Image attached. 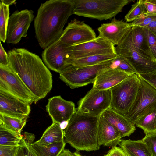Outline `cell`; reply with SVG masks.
<instances>
[{
  "label": "cell",
  "instance_id": "cell-1",
  "mask_svg": "<svg viewBox=\"0 0 156 156\" xmlns=\"http://www.w3.org/2000/svg\"><path fill=\"white\" fill-rule=\"evenodd\" d=\"M9 66L35 97L36 102L52 87V75L37 55L22 48L9 51Z\"/></svg>",
  "mask_w": 156,
  "mask_h": 156
},
{
  "label": "cell",
  "instance_id": "cell-2",
  "mask_svg": "<svg viewBox=\"0 0 156 156\" xmlns=\"http://www.w3.org/2000/svg\"><path fill=\"white\" fill-rule=\"evenodd\" d=\"M74 0H50L42 3L34 20L36 38L45 48L60 38L69 17L73 14Z\"/></svg>",
  "mask_w": 156,
  "mask_h": 156
},
{
  "label": "cell",
  "instance_id": "cell-3",
  "mask_svg": "<svg viewBox=\"0 0 156 156\" xmlns=\"http://www.w3.org/2000/svg\"><path fill=\"white\" fill-rule=\"evenodd\" d=\"M99 116H91L76 112L63 130L65 142L78 151L99 149L98 140Z\"/></svg>",
  "mask_w": 156,
  "mask_h": 156
},
{
  "label": "cell",
  "instance_id": "cell-4",
  "mask_svg": "<svg viewBox=\"0 0 156 156\" xmlns=\"http://www.w3.org/2000/svg\"><path fill=\"white\" fill-rule=\"evenodd\" d=\"M73 14L100 20L111 19L131 0H74Z\"/></svg>",
  "mask_w": 156,
  "mask_h": 156
},
{
  "label": "cell",
  "instance_id": "cell-5",
  "mask_svg": "<svg viewBox=\"0 0 156 156\" xmlns=\"http://www.w3.org/2000/svg\"><path fill=\"white\" fill-rule=\"evenodd\" d=\"M140 84L139 74H133L110 88L112 100L110 108L125 115L136 99Z\"/></svg>",
  "mask_w": 156,
  "mask_h": 156
},
{
  "label": "cell",
  "instance_id": "cell-6",
  "mask_svg": "<svg viewBox=\"0 0 156 156\" xmlns=\"http://www.w3.org/2000/svg\"><path fill=\"white\" fill-rule=\"evenodd\" d=\"M111 61L89 66L69 65L59 73V78L71 89L93 84L98 74L109 67Z\"/></svg>",
  "mask_w": 156,
  "mask_h": 156
},
{
  "label": "cell",
  "instance_id": "cell-7",
  "mask_svg": "<svg viewBox=\"0 0 156 156\" xmlns=\"http://www.w3.org/2000/svg\"><path fill=\"white\" fill-rule=\"evenodd\" d=\"M139 76L140 84L136 99L124 116L135 125L140 118L156 109V90Z\"/></svg>",
  "mask_w": 156,
  "mask_h": 156
},
{
  "label": "cell",
  "instance_id": "cell-8",
  "mask_svg": "<svg viewBox=\"0 0 156 156\" xmlns=\"http://www.w3.org/2000/svg\"><path fill=\"white\" fill-rule=\"evenodd\" d=\"M112 93L110 89L95 90L92 88L78 102L76 112L93 116H99L110 107Z\"/></svg>",
  "mask_w": 156,
  "mask_h": 156
},
{
  "label": "cell",
  "instance_id": "cell-9",
  "mask_svg": "<svg viewBox=\"0 0 156 156\" xmlns=\"http://www.w3.org/2000/svg\"><path fill=\"white\" fill-rule=\"evenodd\" d=\"M0 90L8 92L30 104L36 99L19 76L9 66L0 65Z\"/></svg>",
  "mask_w": 156,
  "mask_h": 156
},
{
  "label": "cell",
  "instance_id": "cell-10",
  "mask_svg": "<svg viewBox=\"0 0 156 156\" xmlns=\"http://www.w3.org/2000/svg\"><path fill=\"white\" fill-rule=\"evenodd\" d=\"M130 30L115 47L117 55L127 58L138 74L147 73L156 69V62L144 58L134 49Z\"/></svg>",
  "mask_w": 156,
  "mask_h": 156
},
{
  "label": "cell",
  "instance_id": "cell-11",
  "mask_svg": "<svg viewBox=\"0 0 156 156\" xmlns=\"http://www.w3.org/2000/svg\"><path fill=\"white\" fill-rule=\"evenodd\" d=\"M115 46L98 36L93 40L68 47L66 51V60L97 55H117Z\"/></svg>",
  "mask_w": 156,
  "mask_h": 156
},
{
  "label": "cell",
  "instance_id": "cell-12",
  "mask_svg": "<svg viewBox=\"0 0 156 156\" xmlns=\"http://www.w3.org/2000/svg\"><path fill=\"white\" fill-rule=\"evenodd\" d=\"M34 17L33 11L24 9L16 11L9 17L7 29L6 41L16 44L27 36L28 30Z\"/></svg>",
  "mask_w": 156,
  "mask_h": 156
},
{
  "label": "cell",
  "instance_id": "cell-13",
  "mask_svg": "<svg viewBox=\"0 0 156 156\" xmlns=\"http://www.w3.org/2000/svg\"><path fill=\"white\" fill-rule=\"evenodd\" d=\"M97 37L94 30L83 21L74 19L64 30L60 41L68 46L87 42Z\"/></svg>",
  "mask_w": 156,
  "mask_h": 156
},
{
  "label": "cell",
  "instance_id": "cell-14",
  "mask_svg": "<svg viewBox=\"0 0 156 156\" xmlns=\"http://www.w3.org/2000/svg\"><path fill=\"white\" fill-rule=\"evenodd\" d=\"M30 104L13 94L0 90V114L20 118L28 117Z\"/></svg>",
  "mask_w": 156,
  "mask_h": 156
},
{
  "label": "cell",
  "instance_id": "cell-15",
  "mask_svg": "<svg viewBox=\"0 0 156 156\" xmlns=\"http://www.w3.org/2000/svg\"><path fill=\"white\" fill-rule=\"evenodd\" d=\"M69 46L57 40L44 49L42 56L45 64L50 69L60 73L68 65L66 51Z\"/></svg>",
  "mask_w": 156,
  "mask_h": 156
},
{
  "label": "cell",
  "instance_id": "cell-16",
  "mask_svg": "<svg viewBox=\"0 0 156 156\" xmlns=\"http://www.w3.org/2000/svg\"><path fill=\"white\" fill-rule=\"evenodd\" d=\"M46 110L51 118L52 122L61 124L69 121L76 112L74 103L66 100L60 96H56L48 99Z\"/></svg>",
  "mask_w": 156,
  "mask_h": 156
},
{
  "label": "cell",
  "instance_id": "cell-17",
  "mask_svg": "<svg viewBox=\"0 0 156 156\" xmlns=\"http://www.w3.org/2000/svg\"><path fill=\"white\" fill-rule=\"evenodd\" d=\"M132 27L131 23L114 18L111 22L102 24L98 27V36L117 46Z\"/></svg>",
  "mask_w": 156,
  "mask_h": 156
},
{
  "label": "cell",
  "instance_id": "cell-18",
  "mask_svg": "<svg viewBox=\"0 0 156 156\" xmlns=\"http://www.w3.org/2000/svg\"><path fill=\"white\" fill-rule=\"evenodd\" d=\"M121 136L117 129L105 119L103 113L99 117L98 127V143L99 145L112 147L119 145Z\"/></svg>",
  "mask_w": 156,
  "mask_h": 156
},
{
  "label": "cell",
  "instance_id": "cell-19",
  "mask_svg": "<svg viewBox=\"0 0 156 156\" xmlns=\"http://www.w3.org/2000/svg\"><path fill=\"white\" fill-rule=\"evenodd\" d=\"M132 74L109 67L98 74L92 88L97 90L110 89Z\"/></svg>",
  "mask_w": 156,
  "mask_h": 156
},
{
  "label": "cell",
  "instance_id": "cell-20",
  "mask_svg": "<svg viewBox=\"0 0 156 156\" xmlns=\"http://www.w3.org/2000/svg\"><path fill=\"white\" fill-rule=\"evenodd\" d=\"M103 114L107 121L117 129L122 138L129 136L136 130L135 124L110 108L106 110Z\"/></svg>",
  "mask_w": 156,
  "mask_h": 156
},
{
  "label": "cell",
  "instance_id": "cell-21",
  "mask_svg": "<svg viewBox=\"0 0 156 156\" xmlns=\"http://www.w3.org/2000/svg\"><path fill=\"white\" fill-rule=\"evenodd\" d=\"M130 31L131 41L135 50L144 58L156 61L151 53L147 34L144 28L134 26L132 27Z\"/></svg>",
  "mask_w": 156,
  "mask_h": 156
},
{
  "label": "cell",
  "instance_id": "cell-22",
  "mask_svg": "<svg viewBox=\"0 0 156 156\" xmlns=\"http://www.w3.org/2000/svg\"><path fill=\"white\" fill-rule=\"evenodd\" d=\"M119 145L127 156H152L142 139L122 140Z\"/></svg>",
  "mask_w": 156,
  "mask_h": 156
},
{
  "label": "cell",
  "instance_id": "cell-23",
  "mask_svg": "<svg viewBox=\"0 0 156 156\" xmlns=\"http://www.w3.org/2000/svg\"><path fill=\"white\" fill-rule=\"evenodd\" d=\"M29 143L30 147L36 156H58L64 149V140L60 142L42 145L35 142Z\"/></svg>",
  "mask_w": 156,
  "mask_h": 156
},
{
  "label": "cell",
  "instance_id": "cell-24",
  "mask_svg": "<svg viewBox=\"0 0 156 156\" xmlns=\"http://www.w3.org/2000/svg\"><path fill=\"white\" fill-rule=\"evenodd\" d=\"M64 140L63 130L60 124L52 122L44 132L40 139L35 142L42 145L58 142Z\"/></svg>",
  "mask_w": 156,
  "mask_h": 156
},
{
  "label": "cell",
  "instance_id": "cell-25",
  "mask_svg": "<svg viewBox=\"0 0 156 156\" xmlns=\"http://www.w3.org/2000/svg\"><path fill=\"white\" fill-rule=\"evenodd\" d=\"M117 55L104 54L90 56L76 59L66 60L68 65L77 66H86L96 65L115 58Z\"/></svg>",
  "mask_w": 156,
  "mask_h": 156
},
{
  "label": "cell",
  "instance_id": "cell-26",
  "mask_svg": "<svg viewBox=\"0 0 156 156\" xmlns=\"http://www.w3.org/2000/svg\"><path fill=\"white\" fill-rule=\"evenodd\" d=\"M23 139L21 133L9 129L0 125V145L20 147Z\"/></svg>",
  "mask_w": 156,
  "mask_h": 156
},
{
  "label": "cell",
  "instance_id": "cell-27",
  "mask_svg": "<svg viewBox=\"0 0 156 156\" xmlns=\"http://www.w3.org/2000/svg\"><path fill=\"white\" fill-rule=\"evenodd\" d=\"M27 118H18L0 114V125L9 129L21 133Z\"/></svg>",
  "mask_w": 156,
  "mask_h": 156
},
{
  "label": "cell",
  "instance_id": "cell-28",
  "mask_svg": "<svg viewBox=\"0 0 156 156\" xmlns=\"http://www.w3.org/2000/svg\"><path fill=\"white\" fill-rule=\"evenodd\" d=\"M145 135L156 132V109L139 119L135 123Z\"/></svg>",
  "mask_w": 156,
  "mask_h": 156
},
{
  "label": "cell",
  "instance_id": "cell-29",
  "mask_svg": "<svg viewBox=\"0 0 156 156\" xmlns=\"http://www.w3.org/2000/svg\"><path fill=\"white\" fill-rule=\"evenodd\" d=\"M109 68L130 74H138L127 58L118 55L115 58L111 61Z\"/></svg>",
  "mask_w": 156,
  "mask_h": 156
},
{
  "label": "cell",
  "instance_id": "cell-30",
  "mask_svg": "<svg viewBox=\"0 0 156 156\" xmlns=\"http://www.w3.org/2000/svg\"><path fill=\"white\" fill-rule=\"evenodd\" d=\"M0 39L4 43L6 41L7 25L9 18V6L0 2Z\"/></svg>",
  "mask_w": 156,
  "mask_h": 156
},
{
  "label": "cell",
  "instance_id": "cell-31",
  "mask_svg": "<svg viewBox=\"0 0 156 156\" xmlns=\"http://www.w3.org/2000/svg\"><path fill=\"white\" fill-rule=\"evenodd\" d=\"M144 0H139L132 5L129 11L125 16L127 22L133 21L141 15L146 12Z\"/></svg>",
  "mask_w": 156,
  "mask_h": 156
},
{
  "label": "cell",
  "instance_id": "cell-32",
  "mask_svg": "<svg viewBox=\"0 0 156 156\" xmlns=\"http://www.w3.org/2000/svg\"><path fill=\"white\" fill-rule=\"evenodd\" d=\"M156 20V14L148 13H143L131 23L132 27L138 26L144 27L153 21Z\"/></svg>",
  "mask_w": 156,
  "mask_h": 156
},
{
  "label": "cell",
  "instance_id": "cell-33",
  "mask_svg": "<svg viewBox=\"0 0 156 156\" xmlns=\"http://www.w3.org/2000/svg\"><path fill=\"white\" fill-rule=\"evenodd\" d=\"M33 134L27 132H25L23 135V139L20 147L23 149V156H36L31 150L29 143L33 142L34 136H32Z\"/></svg>",
  "mask_w": 156,
  "mask_h": 156
},
{
  "label": "cell",
  "instance_id": "cell-34",
  "mask_svg": "<svg viewBox=\"0 0 156 156\" xmlns=\"http://www.w3.org/2000/svg\"><path fill=\"white\" fill-rule=\"evenodd\" d=\"M152 156H156V132L148 133L142 139Z\"/></svg>",
  "mask_w": 156,
  "mask_h": 156
},
{
  "label": "cell",
  "instance_id": "cell-35",
  "mask_svg": "<svg viewBox=\"0 0 156 156\" xmlns=\"http://www.w3.org/2000/svg\"><path fill=\"white\" fill-rule=\"evenodd\" d=\"M143 28L147 34L151 53L156 61V37L148 30Z\"/></svg>",
  "mask_w": 156,
  "mask_h": 156
},
{
  "label": "cell",
  "instance_id": "cell-36",
  "mask_svg": "<svg viewBox=\"0 0 156 156\" xmlns=\"http://www.w3.org/2000/svg\"><path fill=\"white\" fill-rule=\"evenodd\" d=\"M19 147L0 145V156H15Z\"/></svg>",
  "mask_w": 156,
  "mask_h": 156
},
{
  "label": "cell",
  "instance_id": "cell-37",
  "mask_svg": "<svg viewBox=\"0 0 156 156\" xmlns=\"http://www.w3.org/2000/svg\"><path fill=\"white\" fill-rule=\"evenodd\" d=\"M139 75L156 90V69L150 73Z\"/></svg>",
  "mask_w": 156,
  "mask_h": 156
},
{
  "label": "cell",
  "instance_id": "cell-38",
  "mask_svg": "<svg viewBox=\"0 0 156 156\" xmlns=\"http://www.w3.org/2000/svg\"><path fill=\"white\" fill-rule=\"evenodd\" d=\"M144 5L147 12L156 14V0H144Z\"/></svg>",
  "mask_w": 156,
  "mask_h": 156
},
{
  "label": "cell",
  "instance_id": "cell-39",
  "mask_svg": "<svg viewBox=\"0 0 156 156\" xmlns=\"http://www.w3.org/2000/svg\"><path fill=\"white\" fill-rule=\"evenodd\" d=\"M0 65L4 66H9L8 54L5 50L1 42L0 45Z\"/></svg>",
  "mask_w": 156,
  "mask_h": 156
},
{
  "label": "cell",
  "instance_id": "cell-40",
  "mask_svg": "<svg viewBox=\"0 0 156 156\" xmlns=\"http://www.w3.org/2000/svg\"><path fill=\"white\" fill-rule=\"evenodd\" d=\"M107 154L109 156H126L123 151L117 146L112 147Z\"/></svg>",
  "mask_w": 156,
  "mask_h": 156
},
{
  "label": "cell",
  "instance_id": "cell-41",
  "mask_svg": "<svg viewBox=\"0 0 156 156\" xmlns=\"http://www.w3.org/2000/svg\"><path fill=\"white\" fill-rule=\"evenodd\" d=\"M143 28L149 30L156 37V20L153 21L148 26Z\"/></svg>",
  "mask_w": 156,
  "mask_h": 156
},
{
  "label": "cell",
  "instance_id": "cell-42",
  "mask_svg": "<svg viewBox=\"0 0 156 156\" xmlns=\"http://www.w3.org/2000/svg\"><path fill=\"white\" fill-rule=\"evenodd\" d=\"M58 156H76L74 153H72L69 150L64 149Z\"/></svg>",
  "mask_w": 156,
  "mask_h": 156
},
{
  "label": "cell",
  "instance_id": "cell-43",
  "mask_svg": "<svg viewBox=\"0 0 156 156\" xmlns=\"http://www.w3.org/2000/svg\"><path fill=\"white\" fill-rule=\"evenodd\" d=\"M16 0H1L0 2L3 3L5 5L9 6L12 4H15Z\"/></svg>",
  "mask_w": 156,
  "mask_h": 156
},
{
  "label": "cell",
  "instance_id": "cell-44",
  "mask_svg": "<svg viewBox=\"0 0 156 156\" xmlns=\"http://www.w3.org/2000/svg\"><path fill=\"white\" fill-rule=\"evenodd\" d=\"M15 156H23V149L22 147H19Z\"/></svg>",
  "mask_w": 156,
  "mask_h": 156
},
{
  "label": "cell",
  "instance_id": "cell-45",
  "mask_svg": "<svg viewBox=\"0 0 156 156\" xmlns=\"http://www.w3.org/2000/svg\"><path fill=\"white\" fill-rule=\"evenodd\" d=\"M76 156H83L81 155L80 153L79 152V151H76L74 152Z\"/></svg>",
  "mask_w": 156,
  "mask_h": 156
},
{
  "label": "cell",
  "instance_id": "cell-46",
  "mask_svg": "<svg viewBox=\"0 0 156 156\" xmlns=\"http://www.w3.org/2000/svg\"><path fill=\"white\" fill-rule=\"evenodd\" d=\"M104 156H109L107 154H106Z\"/></svg>",
  "mask_w": 156,
  "mask_h": 156
},
{
  "label": "cell",
  "instance_id": "cell-47",
  "mask_svg": "<svg viewBox=\"0 0 156 156\" xmlns=\"http://www.w3.org/2000/svg\"></svg>",
  "mask_w": 156,
  "mask_h": 156
}]
</instances>
